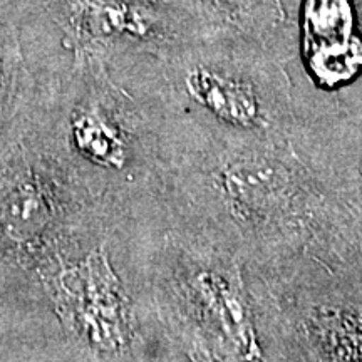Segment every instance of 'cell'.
Masks as SVG:
<instances>
[{
  "mask_svg": "<svg viewBox=\"0 0 362 362\" xmlns=\"http://www.w3.org/2000/svg\"><path fill=\"white\" fill-rule=\"evenodd\" d=\"M168 139L171 170L188 175L187 228L250 272L310 255L361 175L304 124L292 138L171 124Z\"/></svg>",
  "mask_w": 362,
  "mask_h": 362,
  "instance_id": "obj_1",
  "label": "cell"
},
{
  "mask_svg": "<svg viewBox=\"0 0 362 362\" xmlns=\"http://www.w3.org/2000/svg\"><path fill=\"white\" fill-rule=\"evenodd\" d=\"M25 139L61 158L107 215L129 192L168 189L171 170L160 111L117 79L103 59L67 56L47 67Z\"/></svg>",
  "mask_w": 362,
  "mask_h": 362,
  "instance_id": "obj_2",
  "label": "cell"
},
{
  "mask_svg": "<svg viewBox=\"0 0 362 362\" xmlns=\"http://www.w3.org/2000/svg\"><path fill=\"white\" fill-rule=\"evenodd\" d=\"M111 69L175 124L228 138L300 131L288 57L250 35L215 33Z\"/></svg>",
  "mask_w": 362,
  "mask_h": 362,
  "instance_id": "obj_3",
  "label": "cell"
},
{
  "mask_svg": "<svg viewBox=\"0 0 362 362\" xmlns=\"http://www.w3.org/2000/svg\"><path fill=\"white\" fill-rule=\"evenodd\" d=\"M47 25L67 56H94L107 66L161 56L215 34L173 0H21Z\"/></svg>",
  "mask_w": 362,
  "mask_h": 362,
  "instance_id": "obj_4",
  "label": "cell"
},
{
  "mask_svg": "<svg viewBox=\"0 0 362 362\" xmlns=\"http://www.w3.org/2000/svg\"><path fill=\"white\" fill-rule=\"evenodd\" d=\"M300 56L307 84L293 93L296 107L315 119L362 78V35L351 0H304Z\"/></svg>",
  "mask_w": 362,
  "mask_h": 362,
  "instance_id": "obj_5",
  "label": "cell"
},
{
  "mask_svg": "<svg viewBox=\"0 0 362 362\" xmlns=\"http://www.w3.org/2000/svg\"><path fill=\"white\" fill-rule=\"evenodd\" d=\"M211 33H238L275 45L292 59L287 12L280 0H173Z\"/></svg>",
  "mask_w": 362,
  "mask_h": 362,
  "instance_id": "obj_6",
  "label": "cell"
},
{
  "mask_svg": "<svg viewBox=\"0 0 362 362\" xmlns=\"http://www.w3.org/2000/svg\"><path fill=\"white\" fill-rule=\"evenodd\" d=\"M307 257L362 291V173L347 193L336 221Z\"/></svg>",
  "mask_w": 362,
  "mask_h": 362,
  "instance_id": "obj_7",
  "label": "cell"
},
{
  "mask_svg": "<svg viewBox=\"0 0 362 362\" xmlns=\"http://www.w3.org/2000/svg\"><path fill=\"white\" fill-rule=\"evenodd\" d=\"M310 126L322 141L362 173V78Z\"/></svg>",
  "mask_w": 362,
  "mask_h": 362,
  "instance_id": "obj_8",
  "label": "cell"
}]
</instances>
